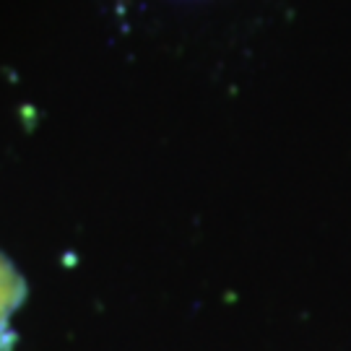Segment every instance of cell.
Segmentation results:
<instances>
[{"instance_id": "cell-1", "label": "cell", "mask_w": 351, "mask_h": 351, "mask_svg": "<svg viewBox=\"0 0 351 351\" xmlns=\"http://www.w3.org/2000/svg\"><path fill=\"white\" fill-rule=\"evenodd\" d=\"M26 297V284L13 263L0 252V333L5 330L11 315L19 310V304Z\"/></svg>"}]
</instances>
